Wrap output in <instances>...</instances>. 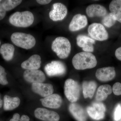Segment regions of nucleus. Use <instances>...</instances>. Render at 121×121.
<instances>
[{"mask_svg":"<svg viewBox=\"0 0 121 121\" xmlns=\"http://www.w3.org/2000/svg\"><path fill=\"white\" fill-rule=\"evenodd\" d=\"M112 92V88L109 84L101 85L98 87L95 95V99L98 102H101L105 100L108 95Z\"/></svg>","mask_w":121,"mask_h":121,"instance_id":"obj_21","label":"nucleus"},{"mask_svg":"<svg viewBox=\"0 0 121 121\" xmlns=\"http://www.w3.org/2000/svg\"><path fill=\"white\" fill-rule=\"evenodd\" d=\"M34 16L31 12H16L9 17V23L18 27L26 28L31 26L34 21Z\"/></svg>","mask_w":121,"mask_h":121,"instance_id":"obj_2","label":"nucleus"},{"mask_svg":"<svg viewBox=\"0 0 121 121\" xmlns=\"http://www.w3.org/2000/svg\"><path fill=\"white\" fill-rule=\"evenodd\" d=\"M1 1V0H0V2Z\"/></svg>","mask_w":121,"mask_h":121,"instance_id":"obj_36","label":"nucleus"},{"mask_svg":"<svg viewBox=\"0 0 121 121\" xmlns=\"http://www.w3.org/2000/svg\"><path fill=\"white\" fill-rule=\"evenodd\" d=\"M69 112L77 121H86L87 115L84 108L79 104L74 103L70 104Z\"/></svg>","mask_w":121,"mask_h":121,"instance_id":"obj_16","label":"nucleus"},{"mask_svg":"<svg viewBox=\"0 0 121 121\" xmlns=\"http://www.w3.org/2000/svg\"><path fill=\"white\" fill-rule=\"evenodd\" d=\"M44 106L52 109H57L61 106L62 103V98L58 94H52L40 99Z\"/></svg>","mask_w":121,"mask_h":121,"instance_id":"obj_14","label":"nucleus"},{"mask_svg":"<svg viewBox=\"0 0 121 121\" xmlns=\"http://www.w3.org/2000/svg\"><path fill=\"white\" fill-rule=\"evenodd\" d=\"M116 76V71L113 67L99 68L95 73V76L99 81L107 82L113 80Z\"/></svg>","mask_w":121,"mask_h":121,"instance_id":"obj_13","label":"nucleus"},{"mask_svg":"<svg viewBox=\"0 0 121 121\" xmlns=\"http://www.w3.org/2000/svg\"><path fill=\"white\" fill-rule=\"evenodd\" d=\"M110 13L115 17L116 21L121 23V0H113L109 6Z\"/></svg>","mask_w":121,"mask_h":121,"instance_id":"obj_24","label":"nucleus"},{"mask_svg":"<svg viewBox=\"0 0 121 121\" xmlns=\"http://www.w3.org/2000/svg\"><path fill=\"white\" fill-rule=\"evenodd\" d=\"M86 111L91 118L96 121H99L104 118L106 107L101 102H93L91 106L87 107Z\"/></svg>","mask_w":121,"mask_h":121,"instance_id":"obj_7","label":"nucleus"},{"mask_svg":"<svg viewBox=\"0 0 121 121\" xmlns=\"http://www.w3.org/2000/svg\"><path fill=\"white\" fill-rule=\"evenodd\" d=\"M67 12L65 5L60 3H55L53 4V9L49 13V17L53 21H60L66 17Z\"/></svg>","mask_w":121,"mask_h":121,"instance_id":"obj_9","label":"nucleus"},{"mask_svg":"<svg viewBox=\"0 0 121 121\" xmlns=\"http://www.w3.org/2000/svg\"><path fill=\"white\" fill-rule=\"evenodd\" d=\"M88 21L86 16L80 14H76L72 18L69 24V30L74 32L84 28L87 25Z\"/></svg>","mask_w":121,"mask_h":121,"instance_id":"obj_15","label":"nucleus"},{"mask_svg":"<svg viewBox=\"0 0 121 121\" xmlns=\"http://www.w3.org/2000/svg\"><path fill=\"white\" fill-rule=\"evenodd\" d=\"M87 15L89 17H104L107 14V11L105 7L100 4H92L87 7Z\"/></svg>","mask_w":121,"mask_h":121,"instance_id":"obj_18","label":"nucleus"},{"mask_svg":"<svg viewBox=\"0 0 121 121\" xmlns=\"http://www.w3.org/2000/svg\"><path fill=\"white\" fill-rule=\"evenodd\" d=\"M71 44L69 40L63 37H57L52 42V49L59 58H66L71 51Z\"/></svg>","mask_w":121,"mask_h":121,"instance_id":"obj_3","label":"nucleus"},{"mask_svg":"<svg viewBox=\"0 0 121 121\" xmlns=\"http://www.w3.org/2000/svg\"><path fill=\"white\" fill-rule=\"evenodd\" d=\"M41 59L39 55H33L21 64V67L26 70H38L41 66Z\"/></svg>","mask_w":121,"mask_h":121,"instance_id":"obj_19","label":"nucleus"},{"mask_svg":"<svg viewBox=\"0 0 121 121\" xmlns=\"http://www.w3.org/2000/svg\"><path fill=\"white\" fill-rule=\"evenodd\" d=\"M97 87V83L95 81H84L82 82V87L83 94L84 98H92Z\"/></svg>","mask_w":121,"mask_h":121,"instance_id":"obj_20","label":"nucleus"},{"mask_svg":"<svg viewBox=\"0 0 121 121\" xmlns=\"http://www.w3.org/2000/svg\"><path fill=\"white\" fill-rule=\"evenodd\" d=\"M1 43V42L0 40V45Z\"/></svg>","mask_w":121,"mask_h":121,"instance_id":"obj_35","label":"nucleus"},{"mask_svg":"<svg viewBox=\"0 0 121 121\" xmlns=\"http://www.w3.org/2000/svg\"><path fill=\"white\" fill-rule=\"evenodd\" d=\"M3 104V100L1 99L0 95V108L2 107Z\"/></svg>","mask_w":121,"mask_h":121,"instance_id":"obj_34","label":"nucleus"},{"mask_svg":"<svg viewBox=\"0 0 121 121\" xmlns=\"http://www.w3.org/2000/svg\"><path fill=\"white\" fill-rule=\"evenodd\" d=\"M114 118L115 121H119L121 119V106L118 104L115 109L114 113Z\"/></svg>","mask_w":121,"mask_h":121,"instance_id":"obj_29","label":"nucleus"},{"mask_svg":"<svg viewBox=\"0 0 121 121\" xmlns=\"http://www.w3.org/2000/svg\"><path fill=\"white\" fill-rule=\"evenodd\" d=\"M72 63L76 70H83L95 67L97 61L92 53L83 52L76 54L72 58Z\"/></svg>","mask_w":121,"mask_h":121,"instance_id":"obj_1","label":"nucleus"},{"mask_svg":"<svg viewBox=\"0 0 121 121\" xmlns=\"http://www.w3.org/2000/svg\"><path fill=\"white\" fill-rule=\"evenodd\" d=\"M35 117L37 119L45 121H59L60 116L58 113L45 108H38L35 110Z\"/></svg>","mask_w":121,"mask_h":121,"instance_id":"obj_10","label":"nucleus"},{"mask_svg":"<svg viewBox=\"0 0 121 121\" xmlns=\"http://www.w3.org/2000/svg\"><path fill=\"white\" fill-rule=\"evenodd\" d=\"M15 50V48L12 44L4 43L1 47L0 53L5 60L9 61L13 58Z\"/></svg>","mask_w":121,"mask_h":121,"instance_id":"obj_23","label":"nucleus"},{"mask_svg":"<svg viewBox=\"0 0 121 121\" xmlns=\"http://www.w3.org/2000/svg\"><path fill=\"white\" fill-rule=\"evenodd\" d=\"M116 19L113 14L110 13L104 17L102 20L103 25L108 28L113 26L116 23Z\"/></svg>","mask_w":121,"mask_h":121,"instance_id":"obj_26","label":"nucleus"},{"mask_svg":"<svg viewBox=\"0 0 121 121\" xmlns=\"http://www.w3.org/2000/svg\"><path fill=\"white\" fill-rule=\"evenodd\" d=\"M11 41L15 45L26 50L31 49L35 45V39L30 34L17 32L13 33Z\"/></svg>","mask_w":121,"mask_h":121,"instance_id":"obj_4","label":"nucleus"},{"mask_svg":"<svg viewBox=\"0 0 121 121\" xmlns=\"http://www.w3.org/2000/svg\"><path fill=\"white\" fill-rule=\"evenodd\" d=\"M81 88L78 83L73 79H68L65 82L64 94L69 101L74 103L79 99Z\"/></svg>","mask_w":121,"mask_h":121,"instance_id":"obj_5","label":"nucleus"},{"mask_svg":"<svg viewBox=\"0 0 121 121\" xmlns=\"http://www.w3.org/2000/svg\"><path fill=\"white\" fill-rule=\"evenodd\" d=\"M112 91L115 95H121V83L119 82L115 83L112 87Z\"/></svg>","mask_w":121,"mask_h":121,"instance_id":"obj_30","label":"nucleus"},{"mask_svg":"<svg viewBox=\"0 0 121 121\" xmlns=\"http://www.w3.org/2000/svg\"><path fill=\"white\" fill-rule=\"evenodd\" d=\"M31 87L33 92L44 98L52 94L54 92L53 86L49 83H32Z\"/></svg>","mask_w":121,"mask_h":121,"instance_id":"obj_12","label":"nucleus"},{"mask_svg":"<svg viewBox=\"0 0 121 121\" xmlns=\"http://www.w3.org/2000/svg\"><path fill=\"white\" fill-rule=\"evenodd\" d=\"M51 0H37L36 1L37 3L41 5H45L48 4L51 2Z\"/></svg>","mask_w":121,"mask_h":121,"instance_id":"obj_33","label":"nucleus"},{"mask_svg":"<svg viewBox=\"0 0 121 121\" xmlns=\"http://www.w3.org/2000/svg\"><path fill=\"white\" fill-rule=\"evenodd\" d=\"M89 35L91 39L98 41H103L108 39V33L104 26L98 23H93L89 26Z\"/></svg>","mask_w":121,"mask_h":121,"instance_id":"obj_6","label":"nucleus"},{"mask_svg":"<svg viewBox=\"0 0 121 121\" xmlns=\"http://www.w3.org/2000/svg\"><path fill=\"white\" fill-rule=\"evenodd\" d=\"M45 73L50 77L64 75L66 71L64 64L58 60H53L48 63L44 67Z\"/></svg>","mask_w":121,"mask_h":121,"instance_id":"obj_8","label":"nucleus"},{"mask_svg":"<svg viewBox=\"0 0 121 121\" xmlns=\"http://www.w3.org/2000/svg\"><path fill=\"white\" fill-rule=\"evenodd\" d=\"M7 75L4 68L0 65V84L5 85L8 84L6 77Z\"/></svg>","mask_w":121,"mask_h":121,"instance_id":"obj_27","label":"nucleus"},{"mask_svg":"<svg viewBox=\"0 0 121 121\" xmlns=\"http://www.w3.org/2000/svg\"><path fill=\"white\" fill-rule=\"evenodd\" d=\"M76 43L78 46L82 48L85 52H91L94 51L93 44L95 40L88 36L79 35L76 38Z\"/></svg>","mask_w":121,"mask_h":121,"instance_id":"obj_17","label":"nucleus"},{"mask_svg":"<svg viewBox=\"0 0 121 121\" xmlns=\"http://www.w3.org/2000/svg\"><path fill=\"white\" fill-rule=\"evenodd\" d=\"M30 118L28 116L25 115H23L20 118V115L17 113L13 114L12 118L9 121H29Z\"/></svg>","mask_w":121,"mask_h":121,"instance_id":"obj_28","label":"nucleus"},{"mask_svg":"<svg viewBox=\"0 0 121 121\" xmlns=\"http://www.w3.org/2000/svg\"><path fill=\"white\" fill-rule=\"evenodd\" d=\"M115 56L117 59L121 61V47L118 48L116 50Z\"/></svg>","mask_w":121,"mask_h":121,"instance_id":"obj_32","label":"nucleus"},{"mask_svg":"<svg viewBox=\"0 0 121 121\" xmlns=\"http://www.w3.org/2000/svg\"><path fill=\"white\" fill-rule=\"evenodd\" d=\"M4 109L5 111L13 110L19 106L20 99L18 97H12L8 95H5L4 98Z\"/></svg>","mask_w":121,"mask_h":121,"instance_id":"obj_22","label":"nucleus"},{"mask_svg":"<svg viewBox=\"0 0 121 121\" xmlns=\"http://www.w3.org/2000/svg\"><path fill=\"white\" fill-rule=\"evenodd\" d=\"M25 80L31 83H43L46 79L45 74L40 70H26L24 72Z\"/></svg>","mask_w":121,"mask_h":121,"instance_id":"obj_11","label":"nucleus"},{"mask_svg":"<svg viewBox=\"0 0 121 121\" xmlns=\"http://www.w3.org/2000/svg\"><path fill=\"white\" fill-rule=\"evenodd\" d=\"M22 1L21 0H6L4 1L2 4L7 12L13 9L20 4Z\"/></svg>","mask_w":121,"mask_h":121,"instance_id":"obj_25","label":"nucleus"},{"mask_svg":"<svg viewBox=\"0 0 121 121\" xmlns=\"http://www.w3.org/2000/svg\"><path fill=\"white\" fill-rule=\"evenodd\" d=\"M6 13V11L4 8L2 3H0V21L4 18Z\"/></svg>","mask_w":121,"mask_h":121,"instance_id":"obj_31","label":"nucleus"}]
</instances>
